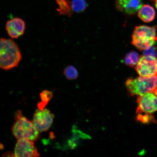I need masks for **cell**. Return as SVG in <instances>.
Wrapping results in <instances>:
<instances>
[{
  "instance_id": "17",
  "label": "cell",
  "mask_w": 157,
  "mask_h": 157,
  "mask_svg": "<svg viewBox=\"0 0 157 157\" xmlns=\"http://www.w3.org/2000/svg\"><path fill=\"white\" fill-rule=\"evenodd\" d=\"M136 120L137 121L144 124L156 122L154 117L151 114H137Z\"/></svg>"
},
{
  "instance_id": "1",
  "label": "cell",
  "mask_w": 157,
  "mask_h": 157,
  "mask_svg": "<svg viewBox=\"0 0 157 157\" xmlns=\"http://www.w3.org/2000/svg\"><path fill=\"white\" fill-rule=\"evenodd\" d=\"M22 59L18 45L12 39L2 38L0 40V67L9 70L17 67Z\"/></svg>"
},
{
  "instance_id": "3",
  "label": "cell",
  "mask_w": 157,
  "mask_h": 157,
  "mask_svg": "<svg viewBox=\"0 0 157 157\" xmlns=\"http://www.w3.org/2000/svg\"><path fill=\"white\" fill-rule=\"evenodd\" d=\"M125 86L132 96L139 97L151 92L157 96V76L128 78L125 82Z\"/></svg>"
},
{
  "instance_id": "6",
  "label": "cell",
  "mask_w": 157,
  "mask_h": 157,
  "mask_svg": "<svg viewBox=\"0 0 157 157\" xmlns=\"http://www.w3.org/2000/svg\"><path fill=\"white\" fill-rule=\"evenodd\" d=\"M55 115L48 109H38L34 113L33 123L39 132L48 131L53 122Z\"/></svg>"
},
{
  "instance_id": "14",
  "label": "cell",
  "mask_w": 157,
  "mask_h": 157,
  "mask_svg": "<svg viewBox=\"0 0 157 157\" xmlns=\"http://www.w3.org/2000/svg\"><path fill=\"white\" fill-rule=\"evenodd\" d=\"M40 96L41 101L38 104V107L39 109L43 110L48 102L52 99L53 94L52 92L48 90H44L40 93Z\"/></svg>"
},
{
  "instance_id": "8",
  "label": "cell",
  "mask_w": 157,
  "mask_h": 157,
  "mask_svg": "<svg viewBox=\"0 0 157 157\" xmlns=\"http://www.w3.org/2000/svg\"><path fill=\"white\" fill-rule=\"evenodd\" d=\"M34 142L28 139L17 140L14 149V156L36 157L40 156Z\"/></svg>"
},
{
  "instance_id": "16",
  "label": "cell",
  "mask_w": 157,
  "mask_h": 157,
  "mask_svg": "<svg viewBox=\"0 0 157 157\" xmlns=\"http://www.w3.org/2000/svg\"><path fill=\"white\" fill-rule=\"evenodd\" d=\"M64 74L67 79L75 80L78 77V70L72 66H68L64 69Z\"/></svg>"
},
{
  "instance_id": "7",
  "label": "cell",
  "mask_w": 157,
  "mask_h": 157,
  "mask_svg": "<svg viewBox=\"0 0 157 157\" xmlns=\"http://www.w3.org/2000/svg\"><path fill=\"white\" fill-rule=\"evenodd\" d=\"M137 102V114H152L157 111V96L152 92L139 96Z\"/></svg>"
},
{
  "instance_id": "4",
  "label": "cell",
  "mask_w": 157,
  "mask_h": 157,
  "mask_svg": "<svg viewBox=\"0 0 157 157\" xmlns=\"http://www.w3.org/2000/svg\"><path fill=\"white\" fill-rule=\"evenodd\" d=\"M157 41L156 29L146 25L136 26L132 35V44L139 50L150 48Z\"/></svg>"
},
{
  "instance_id": "5",
  "label": "cell",
  "mask_w": 157,
  "mask_h": 157,
  "mask_svg": "<svg viewBox=\"0 0 157 157\" xmlns=\"http://www.w3.org/2000/svg\"><path fill=\"white\" fill-rule=\"evenodd\" d=\"M135 67L140 76H157V59L150 56H141Z\"/></svg>"
},
{
  "instance_id": "15",
  "label": "cell",
  "mask_w": 157,
  "mask_h": 157,
  "mask_svg": "<svg viewBox=\"0 0 157 157\" xmlns=\"http://www.w3.org/2000/svg\"><path fill=\"white\" fill-rule=\"evenodd\" d=\"M71 6L73 11L79 13L84 11L87 4L85 0H72Z\"/></svg>"
},
{
  "instance_id": "10",
  "label": "cell",
  "mask_w": 157,
  "mask_h": 157,
  "mask_svg": "<svg viewBox=\"0 0 157 157\" xmlns=\"http://www.w3.org/2000/svg\"><path fill=\"white\" fill-rule=\"evenodd\" d=\"M115 6L119 11L128 15L138 12L143 6V0H116Z\"/></svg>"
},
{
  "instance_id": "18",
  "label": "cell",
  "mask_w": 157,
  "mask_h": 157,
  "mask_svg": "<svg viewBox=\"0 0 157 157\" xmlns=\"http://www.w3.org/2000/svg\"><path fill=\"white\" fill-rule=\"evenodd\" d=\"M143 54L145 56H150L157 57V47L154 45L150 48L144 50Z\"/></svg>"
},
{
  "instance_id": "13",
  "label": "cell",
  "mask_w": 157,
  "mask_h": 157,
  "mask_svg": "<svg viewBox=\"0 0 157 157\" xmlns=\"http://www.w3.org/2000/svg\"><path fill=\"white\" fill-rule=\"evenodd\" d=\"M140 58L139 54L133 51L128 53L125 56L124 60L125 64L127 65L133 67L136 66Z\"/></svg>"
},
{
  "instance_id": "12",
  "label": "cell",
  "mask_w": 157,
  "mask_h": 157,
  "mask_svg": "<svg viewBox=\"0 0 157 157\" xmlns=\"http://www.w3.org/2000/svg\"><path fill=\"white\" fill-rule=\"evenodd\" d=\"M58 5L57 9L59 14L61 15L71 16L73 13L70 0H55Z\"/></svg>"
},
{
  "instance_id": "11",
  "label": "cell",
  "mask_w": 157,
  "mask_h": 157,
  "mask_svg": "<svg viewBox=\"0 0 157 157\" xmlns=\"http://www.w3.org/2000/svg\"><path fill=\"white\" fill-rule=\"evenodd\" d=\"M139 18L145 22L149 23L154 20L155 12L151 6L149 5H143L138 11Z\"/></svg>"
},
{
  "instance_id": "2",
  "label": "cell",
  "mask_w": 157,
  "mask_h": 157,
  "mask_svg": "<svg viewBox=\"0 0 157 157\" xmlns=\"http://www.w3.org/2000/svg\"><path fill=\"white\" fill-rule=\"evenodd\" d=\"M15 119V122L12 130L17 140L25 139L33 142L38 140L40 132L35 127L33 121L23 116L21 111H17L16 113Z\"/></svg>"
},
{
  "instance_id": "9",
  "label": "cell",
  "mask_w": 157,
  "mask_h": 157,
  "mask_svg": "<svg viewBox=\"0 0 157 157\" xmlns=\"http://www.w3.org/2000/svg\"><path fill=\"white\" fill-rule=\"evenodd\" d=\"M25 23L19 17H14L7 21L6 29L8 34L11 38L17 39L24 34Z\"/></svg>"
},
{
  "instance_id": "19",
  "label": "cell",
  "mask_w": 157,
  "mask_h": 157,
  "mask_svg": "<svg viewBox=\"0 0 157 157\" xmlns=\"http://www.w3.org/2000/svg\"><path fill=\"white\" fill-rule=\"evenodd\" d=\"M151 1L153 2L154 3L155 6L157 9V0H150Z\"/></svg>"
}]
</instances>
